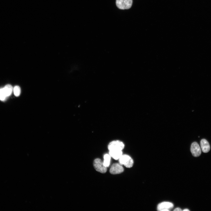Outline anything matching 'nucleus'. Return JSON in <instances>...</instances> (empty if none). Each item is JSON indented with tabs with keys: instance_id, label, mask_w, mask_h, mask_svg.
<instances>
[{
	"instance_id": "obj_1",
	"label": "nucleus",
	"mask_w": 211,
	"mask_h": 211,
	"mask_svg": "<svg viewBox=\"0 0 211 211\" xmlns=\"http://www.w3.org/2000/svg\"><path fill=\"white\" fill-rule=\"evenodd\" d=\"M119 161L121 165H124L128 168L132 167L134 163L132 159L129 156L126 154H122L119 159Z\"/></svg>"
},
{
	"instance_id": "obj_2",
	"label": "nucleus",
	"mask_w": 211,
	"mask_h": 211,
	"mask_svg": "<svg viewBox=\"0 0 211 211\" xmlns=\"http://www.w3.org/2000/svg\"><path fill=\"white\" fill-rule=\"evenodd\" d=\"M132 0H116V4L117 7L120 9L130 8L132 4Z\"/></svg>"
},
{
	"instance_id": "obj_3",
	"label": "nucleus",
	"mask_w": 211,
	"mask_h": 211,
	"mask_svg": "<svg viewBox=\"0 0 211 211\" xmlns=\"http://www.w3.org/2000/svg\"><path fill=\"white\" fill-rule=\"evenodd\" d=\"M93 164L95 169L97 171L102 173H104L106 172L107 167L104 165L103 162L101 159L97 158L95 159Z\"/></svg>"
},
{
	"instance_id": "obj_4",
	"label": "nucleus",
	"mask_w": 211,
	"mask_h": 211,
	"mask_svg": "<svg viewBox=\"0 0 211 211\" xmlns=\"http://www.w3.org/2000/svg\"><path fill=\"white\" fill-rule=\"evenodd\" d=\"M124 147V144L121 141L115 140L109 143L108 148L109 150H122Z\"/></svg>"
},
{
	"instance_id": "obj_5",
	"label": "nucleus",
	"mask_w": 211,
	"mask_h": 211,
	"mask_svg": "<svg viewBox=\"0 0 211 211\" xmlns=\"http://www.w3.org/2000/svg\"><path fill=\"white\" fill-rule=\"evenodd\" d=\"M123 171L124 168L122 165L118 163L113 164L110 169V173L113 174H119L122 172Z\"/></svg>"
},
{
	"instance_id": "obj_6",
	"label": "nucleus",
	"mask_w": 211,
	"mask_h": 211,
	"mask_svg": "<svg viewBox=\"0 0 211 211\" xmlns=\"http://www.w3.org/2000/svg\"><path fill=\"white\" fill-rule=\"evenodd\" d=\"M190 151L193 155L195 157L198 156L201 154V149L198 144L196 142H194L191 144Z\"/></svg>"
},
{
	"instance_id": "obj_7",
	"label": "nucleus",
	"mask_w": 211,
	"mask_h": 211,
	"mask_svg": "<svg viewBox=\"0 0 211 211\" xmlns=\"http://www.w3.org/2000/svg\"><path fill=\"white\" fill-rule=\"evenodd\" d=\"M173 207V204L170 202H164L159 203L157 207V210L162 211L164 209L169 210L172 208Z\"/></svg>"
},
{
	"instance_id": "obj_8",
	"label": "nucleus",
	"mask_w": 211,
	"mask_h": 211,
	"mask_svg": "<svg viewBox=\"0 0 211 211\" xmlns=\"http://www.w3.org/2000/svg\"><path fill=\"white\" fill-rule=\"evenodd\" d=\"M200 144L202 151L204 153H207L210 150V146L208 142L205 139H202Z\"/></svg>"
},
{
	"instance_id": "obj_9",
	"label": "nucleus",
	"mask_w": 211,
	"mask_h": 211,
	"mask_svg": "<svg viewBox=\"0 0 211 211\" xmlns=\"http://www.w3.org/2000/svg\"><path fill=\"white\" fill-rule=\"evenodd\" d=\"M122 150H109V154L114 159L117 160L119 159L122 155Z\"/></svg>"
},
{
	"instance_id": "obj_10",
	"label": "nucleus",
	"mask_w": 211,
	"mask_h": 211,
	"mask_svg": "<svg viewBox=\"0 0 211 211\" xmlns=\"http://www.w3.org/2000/svg\"><path fill=\"white\" fill-rule=\"evenodd\" d=\"M6 96H10L13 91V89L10 84H7L3 88Z\"/></svg>"
},
{
	"instance_id": "obj_11",
	"label": "nucleus",
	"mask_w": 211,
	"mask_h": 211,
	"mask_svg": "<svg viewBox=\"0 0 211 211\" xmlns=\"http://www.w3.org/2000/svg\"><path fill=\"white\" fill-rule=\"evenodd\" d=\"M110 156L108 154H105L104 156V160L103 162L104 165L106 167H108L110 164Z\"/></svg>"
},
{
	"instance_id": "obj_12",
	"label": "nucleus",
	"mask_w": 211,
	"mask_h": 211,
	"mask_svg": "<svg viewBox=\"0 0 211 211\" xmlns=\"http://www.w3.org/2000/svg\"><path fill=\"white\" fill-rule=\"evenodd\" d=\"M14 94L16 96H19L21 93V90L20 87L18 86H15L13 90Z\"/></svg>"
},
{
	"instance_id": "obj_13",
	"label": "nucleus",
	"mask_w": 211,
	"mask_h": 211,
	"mask_svg": "<svg viewBox=\"0 0 211 211\" xmlns=\"http://www.w3.org/2000/svg\"><path fill=\"white\" fill-rule=\"evenodd\" d=\"M7 97L3 88L0 89V100L1 101L4 100Z\"/></svg>"
},
{
	"instance_id": "obj_14",
	"label": "nucleus",
	"mask_w": 211,
	"mask_h": 211,
	"mask_svg": "<svg viewBox=\"0 0 211 211\" xmlns=\"http://www.w3.org/2000/svg\"><path fill=\"white\" fill-rule=\"evenodd\" d=\"M182 210L180 208H179V207L176 208L174 210V211H181Z\"/></svg>"
},
{
	"instance_id": "obj_15",
	"label": "nucleus",
	"mask_w": 211,
	"mask_h": 211,
	"mask_svg": "<svg viewBox=\"0 0 211 211\" xmlns=\"http://www.w3.org/2000/svg\"><path fill=\"white\" fill-rule=\"evenodd\" d=\"M183 211H189V210L188 209H185L183 210Z\"/></svg>"
}]
</instances>
